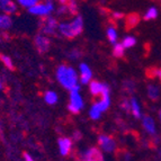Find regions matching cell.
<instances>
[{"label": "cell", "instance_id": "cell-1", "mask_svg": "<svg viewBox=\"0 0 161 161\" xmlns=\"http://www.w3.org/2000/svg\"><path fill=\"white\" fill-rule=\"evenodd\" d=\"M57 79L63 88L68 89L70 92L79 87V78L75 70L67 64H61L58 67Z\"/></svg>", "mask_w": 161, "mask_h": 161}, {"label": "cell", "instance_id": "cell-2", "mask_svg": "<svg viewBox=\"0 0 161 161\" xmlns=\"http://www.w3.org/2000/svg\"><path fill=\"white\" fill-rule=\"evenodd\" d=\"M83 30V19L81 16H77L70 20V22H63L59 24V32L67 38H73L81 34Z\"/></svg>", "mask_w": 161, "mask_h": 161}, {"label": "cell", "instance_id": "cell-3", "mask_svg": "<svg viewBox=\"0 0 161 161\" xmlns=\"http://www.w3.org/2000/svg\"><path fill=\"white\" fill-rule=\"evenodd\" d=\"M83 99L79 92V87L70 92V99L68 108L72 114H78L80 113V110L83 108Z\"/></svg>", "mask_w": 161, "mask_h": 161}, {"label": "cell", "instance_id": "cell-4", "mask_svg": "<svg viewBox=\"0 0 161 161\" xmlns=\"http://www.w3.org/2000/svg\"><path fill=\"white\" fill-rule=\"evenodd\" d=\"M54 8H55V6H54V3L52 1H44V3H38L37 5H35L34 7H32L28 10L33 15L45 18V17H48V15H51Z\"/></svg>", "mask_w": 161, "mask_h": 161}, {"label": "cell", "instance_id": "cell-5", "mask_svg": "<svg viewBox=\"0 0 161 161\" xmlns=\"http://www.w3.org/2000/svg\"><path fill=\"white\" fill-rule=\"evenodd\" d=\"M59 30V23L54 17H45L41 23V31L42 34L46 35H54Z\"/></svg>", "mask_w": 161, "mask_h": 161}, {"label": "cell", "instance_id": "cell-6", "mask_svg": "<svg viewBox=\"0 0 161 161\" xmlns=\"http://www.w3.org/2000/svg\"><path fill=\"white\" fill-rule=\"evenodd\" d=\"M98 144L102 148L103 151L106 152H113L116 149V142L115 140L109 135L106 134H100L98 136Z\"/></svg>", "mask_w": 161, "mask_h": 161}, {"label": "cell", "instance_id": "cell-7", "mask_svg": "<svg viewBox=\"0 0 161 161\" xmlns=\"http://www.w3.org/2000/svg\"><path fill=\"white\" fill-rule=\"evenodd\" d=\"M34 44L35 47L37 48V51L40 53H46L50 50V46H51V42H50L48 37L42 34H37L35 36Z\"/></svg>", "mask_w": 161, "mask_h": 161}, {"label": "cell", "instance_id": "cell-8", "mask_svg": "<svg viewBox=\"0 0 161 161\" xmlns=\"http://www.w3.org/2000/svg\"><path fill=\"white\" fill-rule=\"evenodd\" d=\"M102 98H100V100H98L97 103H95L96 104V106L98 108H99V110L102 112V113H104V112H106V110L109 108L110 106V94H109V87L107 86V85H105V88L104 90H103L102 92Z\"/></svg>", "mask_w": 161, "mask_h": 161}, {"label": "cell", "instance_id": "cell-9", "mask_svg": "<svg viewBox=\"0 0 161 161\" xmlns=\"http://www.w3.org/2000/svg\"><path fill=\"white\" fill-rule=\"evenodd\" d=\"M81 160L82 161H104V157H103V153L97 148H90V149H87L86 151L82 152Z\"/></svg>", "mask_w": 161, "mask_h": 161}, {"label": "cell", "instance_id": "cell-10", "mask_svg": "<svg viewBox=\"0 0 161 161\" xmlns=\"http://www.w3.org/2000/svg\"><path fill=\"white\" fill-rule=\"evenodd\" d=\"M79 70H80V82L82 85H87V83L92 82V72L88 64L86 63H80L79 65Z\"/></svg>", "mask_w": 161, "mask_h": 161}, {"label": "cell", "instance_id": "cell-11", "mask_svg": "<svg viewBox=\"0 0 161 161\" xmlns=\"http://www.w3.org/2000/svg\"><path fill=\"white\" fill-rule=\"evenodd\" d=\"M58 145L62 156H68L72 148V141L69 137H60L58 140Z\"/></svg>", "mask_w": 161, "mask_h": 161}, {"label": "cell", "instance_id": "cell-12", "mask_svg": "<svg viewBox=\"0 0 161 161\" xmlns=\"http://www.w3.org/2000/svg\"><path fill=\"white\" fill-rule=\"evenodd\" d=\"M142 125L144 127V130L148 132L150 135H156L157 134V127L156 123H154V119H153L151 116L144 115L142 117Z\"/></svg>", "mask_w": 161, "mask_h": 161}, {"label": "cell", "instance_id": "cell-13", "mask_svg": "<svg viewBox=\"0 0 161 161\" xmlns=\"http://www.w3.org/2000/svg\"><path fill=\"white\" fill-rule=\"evenodd\" d=\"M0 10L3 11V14L10 16L11 14L16 13L17 6L15 3L9 1V0H0Z\"/></svg>", "mask_w": 161, "mask_h": 161}, {"label": "cell", "instance_id": "cell-14", "mask_svg": "<svg viewBox=\"0 0 161 161\" xmlns=\"http://www.w3.org/2000/svg\"><path fill=\"white\" fill-rule=\"evenodd\" d=\"M105 88V83H102L99 81L92 80L89 85V92L92 96H98V95H102L103 90Z\"/></svg>", "mask_w": 161, "mask_h": 161}, {"label": "cell", "instance_id": "cell-15", "mask_svg": "<svg viewBox=\"0 0 161 161\" xmlns=\"http://www.w3.org/2000/svg\"><path fill=\"white\" fill-rule=\"evenodd\" d=\"M130 106H131V112H132V114H133V116H134L135 118L142 117V113H141V107H140V103H139V100H137L136 98H135V97L131 98V100H130Z\"/></svg>", "mask_w": 161, "mask_h": 161}, {"label": "cell", "instance_id": "cell-16", "mask_svg": "<svg viewBox=\"0 0 161 161\" xmlns=\"http://www.w3.org/2000/svg\"><path fill=\"white\" fill-rule=\"evenodd\" d=\"M13 25V19L9 15L0 14V30H9Z\"/></svg>", "mask_w": 161, "mask_h": 161}, {"label": "cell", "instance_id": "cell-17", "mask_svg": "<svg viewBox=\"0 0 161 161\" xmlns=\"http://www.w3.org/2000/svg\"><path fill=\"white\" fill-rule=\"evenodd\" d=\"M147 92H148V96L150 97V99L152 100H157L160 97V89L156 85H149Z\"/></svg>", "mask_w": 161, "mask_h": 161}, {"label": "cell", "instance_id": "cell-18", "mask_svg": "<svg viewBox=\"0 0 161 161\" xmlns=\"http://www.w3.org/2000/svg\"><path fill=\"white\" fill-rule=\"evenodd\" d=\"M106 34H107L108 41H109L112 44L115 45V44L117 43V37H118L117 31L115 30V27H113V26L108 27L107 31H106Z\"/></svg>", "mask_w": 161, "mask_h": 161}, {"label": "cell", "instance_id": "cell-19", "mask_svg": "<svg viewBox=\"0 0 161 161\" xmlns=\"http://www.w3.org/2000/svg\"><path fill=\"white\" fill-rule=\"evenodd\" d=\"M58 95L57 92H52V90H48V92H45V95H44V100H45L46 104L48 105H54L58 103Z\"/></svg>", "mask_w": 161, "mask_h": 161}, {"label": "cell", "instance_id": "cell-20", "mask_svg": "<svg viewBox=\"0 0 161 161\" xmlns=\"http://www.w3.org/2000/svg\"><path fill=\"white\" fill-rule=\"evenodd\" d=\"M139 20H140V17L137 14H131V15H129V16L126 17L127 28H132V27L136 26Z\"/></svg>", "mask_w": 161, "mask_h": 161}, {"label": "cell", "instance_id": "cell-21", "mask_svg": "<svg viewBox=\"0 0 161 161\" xmlns=\"http://www.w3.org/2000/svg\"><path fill=\"white\" fill-rule=\"evenodd\" d=\"M157 17H158V9L156 7H150L145 11L143 18H144V20H152V19H156Z\"/></svg>", "mask_w": 161, "mask_h": 161}, {"label": "cell", "instance_id": "cell-22", "mask_svg": "<svg viewBox=\"0 0 161 161\" xmlns=\"http://www.w3.org/2000/svg\"><path fill=\"white\" fill-rule=\"evenodd\" d=\"M136 44V40L133 36H126L124 37L123 41H122V45H123L124 48H131Z\"/></svg>", "mask_w": 161, "mask_h": 161}, {"label": "cell", "instance_id": "cell-23", "mask_svg": "<svg viewBox=\"0 0 161 161\" xmlns=\"http://www.w3.org/2000/svg\"><path fill=\"white\" fill-rule=\"evenodd\" d=\"M100 116H102V112H100L99 108L96 106V104H94L92 106V108H90V110H89V117L96 121V119H99Z\"/></svg>", "mask_w": 161, "mask_h": 161}, {"label": "cell", "instance_id": "cell-24", "mask_svg": "<svg viewBox=\"0 0 161 161\" xmlns=\"http://www.w3.org/2000/svg\"><path fill=\"white\" fill-rule=\"evenodd\" d=\"M124 50L125 48L123 47L122 43H116L114 45V48H113V54L115 58H122L124 55Z\"/></svg>", "mask_w": 161, "mask_h": 161}, {"label": "cell", "instance_id": "cell-25", "mask_svg": "<svg viewBox=\"0 0 161 161\" xmlns=\"http://www.w3.org/2000/svg\"><path fill=\"white\" fill-rule=\"evenodd\" d=\"M40 1L37 0H18V5H20L24 8H28L31 9L32 7H34L35 5H37Z\"/></svg>", "mask_w": 161, "mask_h": 161}, {"label": "cell", "instance_id": "cell-26", "mask_svg": "<svg viewBox=\"0 0 161 161\" xmlns=\"http://www.w3.org/2000/svg\"><path fill=\"white\" fill-rule=\"evenodd\" d=\"M0 60H1V62H3V64L8 68V69H10V70L14 69L13 60H11L10 58L8 57V55H5V54H0Z\"/></svg>", "mask_w": 161, "mask_h": 161}, {"label": "cell", "instance_id": "cell-27", "mask_svg": "<svg viewBox=\"0 0 161 161\" xmlns=\"http://www.w3.org/2000/svg\"><path fill=\"white\" fill-rule=\"evenodd\" d=\"M67 7H68V10L70 11L71 14H75L77 13V3L75 1H69L68 3V5H67Z\"/></svg>", "mask_w": 161, "mask_h": 161}, {"label": "cell", "instance_id": "cell-28", "mask_svg": "<svg viewBox=\"0 0 161 161\" xmlns=\"http://www.w3.org/2000/svg\"><path fill=\"white\" fill-rule=\"evenodd\" d=\"M121 107L123 108L124 110H126V112H129V110H131V106H130V102L129 100H123V102L121 103Z\"/></svg>", "mask_w": 161, "mask_h": 161}, {"label": "cell", "instance_id": "cell-29", "mask_svg": "<svg viewBox=\"0 0 161 161\" xmlns=\"http://www.w3.org/2000/svg\"><path fill=\"white\" fill-rule=\"evenodd\" d=\"M70 58L73 60H77L80 58V52L78 50H72V51L70 52Z\"/></svg>", "mask_w": 161, "mask_h": 161}, {"label": "cell", "instance_id": "cell-30", "mask_svg": "<svg viewBox=\"0 0 161 161\" xmlns=\"http://www.w3.org/2000/svg\"><path fill=\"white\" fill-rule=\"evenodd\" d=\"M24 160L25 161H35L34 159H33V157L27 152H24Z\"/></svg>", "mask_w": 161, "mask_h": 161}, {"label": "cell", "instance_id": "cell-31", "mask_svg": "<svg viewBox=\"0 0 161 161\" xmlns=\"http://www.w3.org/2000/svg\"><path fill=\"white\" fill-rule=\"evenodd\" d=\"M113 15H114V17H115V18H118V19L122 18V17L124 16V15L122 13H114Z\"/></svg>", "mask_w": 161, "mask_h": 161}, {"label": "cell", "instance_id": "cell-32", "mask_svg": "<svg viewBox=\"0 0 161 161\" xmlns=\"http://www.w3.org/2000/svg\"><path fill=\"white\" fill-rule=\"evenodd\" d=\"M154 75H157V77H158L159 79H160L161 80V69H158V70H156V71H154Z\"/></svg>", "mask_w": 161, "mask_h": 161}, {"label": "cell", "instance_id": "cell-33", "mask_svg": "<svg viewBox=\"0 0 161 161\" xmlns=\"http://www.w3.org/2000/svg\"><path fill=\"white\" fill-rule=\"evenodd\" d=\"M81 137V134L79 133V132H75V140H79Z\"/></svg>", "mask_w": 161, "mask_h": 161}, {"label": "cell", "instance_id": "cell-34", "mask_svg": "<svg viewBox=\"0 0 161 161\" xmlns=\"http://www.w3.org/2000/svg\"><path fill=\"white\" fill-rule=\"evenodd\" d=\"M159 119H160V122H161V110L159 112Z\"/></svg>", "mask_w": 161, "mask_h": 161}, {"label": "cell", "instance_id": "cell-35", "mask_svg": "<svg viewBox=\"0 0 161 161\" xmlns=\"http://www.w3.org/2000/svg\"><path fill=\"white\" fill-rule=\"evenodd\" d=\"M1 88H3V83H1V81H0V90H1Z\"/></svg>", "mask_w": 161, "mask_h": 161}]
</instances>
